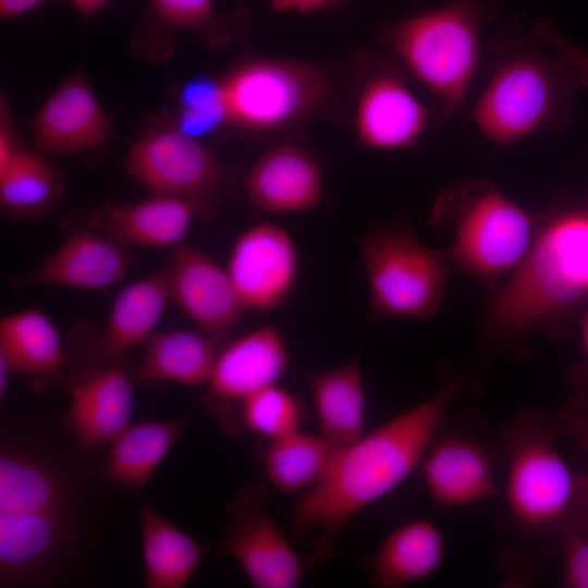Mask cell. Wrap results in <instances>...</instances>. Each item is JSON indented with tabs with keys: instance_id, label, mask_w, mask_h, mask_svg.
<instances>
[{
	"instance_id": "1",
	"label": "cell",
	"mask_w": 588,
	"mask_h": 588,
	"mask_svg": "<svg viewBox=\"0 0 588 588\" xmlns=\"http://www.w3.org/2000/svg\"><path fill=\"white\" fill-rule=\"evenodd\" d=\"M461 391L458 381L450 382L338 452L326 476L304 493L293 513L294 535L314 536L317 559H329L344 526L421 465Z\"/></svg>"
},
{
	"instance_id": "2",
	"label": "cell",
	"mask_w": 588,
	"mask_h": 588,
	"mask_svg": "<svg viewBox=\"0 0 588 588\" xmlns=\"http://www.w3.org/2000/svg\"><path fill=\"white\" fill-rule=\"evenodd\" d=\"M77 503L68 474L34 449L2 444L0 453V581L25 584L68 549Z\"/></svg>"
},
{
	"instance_id": "3",
	"label": "cell",
	"mask_w": 588,
	"mask_h": 588,
	"mask_svg": "<svg viewBox=\"0 0 588 588\" xmlns=\"http://www.w3.org/2000/svg\"><path fill=\"white\" fill-rule=\"evenodd\" d=\"M588 303V212L548 219L525 257L495 294L490 327L501 336L556 327Z\"/></svg>"
},
{
	"instance_id": "4",
	"label": "cell",
	"mask_w": 588,
	"mask_h": 588,
	"mask_svg": "<svg viewBox=\"0 0 588 588\" xmlns=\"http://www.w3.org/2000/svg\"><path fill=\"white\" fill-rule=\"evenodd\" d=\"M471 120L492 143L514 144L539 128L565 127L584 81L574 66L530 39L504 46Z\"/></svg>"
},
{
	"instance_id": "5",
	"label": "cell",
	"mask_w": 588,
	"mask_h": 588,
	"mask_svg": "<svg viewBox=\"0 0 588 588\" xmlns=\"http://www.w3.org/2000/svg\"><path fill=\"white\" fill-rule=\"evenodd\" d=\"M483 16L478 0H452L393 22L382 30L384 44L432 94L445 118L464 106L480 66Z\"/></svg>"
},
{
	"instance_id": "6",
	"label": "cell",
	"mask_w": 588,
	"mask_h": 588,
	"mask_svg": "<svg viewBox=\"0 0 588 588\" xmlns=\"http://www.w3.org/2000/svg\"><path fill=\"white\" fill-rule=\"evenodd\" d=\"M553 417L523 414L502 431L507 460L505 498L511 515L530 531L561 529L577 516L580 474L556 448Z\"/></svg>"
},
{
	"instance_id": "7",
	"label": "cell",
	"mask_w": 588,
	"mask_h": 588,
	"mask_svg": "<svg viewBox=\"0 0 588 588\" xmlns=\"http://www.w3.org/2000/svg\"><path fill=\"white\" fill-rule=\"evenodd\" d=\"M432 216L453 222V261L485 283L513 271L536 235L531 217L499 188L482 181L444 191Z\"/></svg>"
},
{
	"instance_id": "8",
	"label": "cell",
	"mask_w": 588,
	"mask_h": 588,
	"mask_svg": "<svg viewBox=\"0 0 588 588\" xmlns=\"http://www.w3.org/2000/svg\"><path fill=\"white\" fill-rule=\"evenodd\" d=\"M359 243L373 319L437 313L451 273L448 253L427 246L405 225H375Z\"/></svg>"
},
{
	"instance_id": "9",
	"label": "cell",
	"mask_w": 588,
	"mask_h": 588,
	"mask_svg": "<svg viewBox=\"0 0 588 588\" xmlns=\"http://www.w3.org/2000/svg\"><path fill=\"white\" fill-rule=\"evenodd\" d=\"M221 81L228 122L260 132L309 118L323 106L330 91L324 70L298 59H253Z\"/></svg>"
},
{
	"instance_id": "10",
	"label": "cell",
	"mask_w": 588,
	"mask_h": 588,
	"mask_svg": "<svg viewBox=\"0 0 588 588\" xmlns=\"http://www.w3.org/2000/svg\"><path fill=\"white\" fill-rule=\"evenodd\" d=\"M126 171L154 193L215 204L228 170L199 140L177 128L151 132L131 147Z\"/></svg>"
},
{
	"instance_id": "11",
	"label": "cell",
	"mask_w": 588,
	"mask_h": 588,
	"mask_svg": "<svg viewBox=\"0 0 588 588\" xmlns=\"http://www.w3.org/2000/svg\"><path fill=\"white\" fill-rule=\"evenodd\" d=\"M266 493L248 486L229 504L231 522L223 551L234 559L256 588H295L304 563L262 503Z\"/></svg>"
},
{
	"instance_id": "12",
	"label": "cell",
	"mask_w": 588,
	"mask_h": 588,
	"mask_svg": "<svg viewBox=\"0 0 588 588\" xmlns=\"http://www.w3.org/2000/svg\"><path fill=\"white\" fill-rule=\"evenodd\" d=\"M225 269L246 311H271L294 293L298 248L284 226L257 223L234 241Z\"/></svg>"
},
{
	"instance_id": "13",
	"label": "cell",
	"mask_w": 588,
	"mask_h": 588,
	"mask_svg": "<svg viewBox=\"0 0 588 588\" xmlns=\"http://www.w3.org/2000/svg\"><path fill=\"white\" fill-rule=\"evenodd\" d=\"M285 341L272 326L256 328L219 352L207 383V403L221 424L238 430L242 404L259 390L278 383L287 370Z\"/></svg>"
},
{
	"instance_id": "14",
	"label": "cell",
	"mask_w": 588,
	"mask_h": 588,
	"mask_svg": "<svg viewBox=\"0 0 588 588\" xmlns=\"http://www.w3.org/2000/svg\"><path fill=\"white\" fill-rule=\"evenodd\" d=\"M429 111L404 78L380 68L364 82L354 110V131L362 145L400 150L417 145L427 130Z\"/></svg>"
},
{
	"instance_id": "15",
	"label": "cell",
	"mask_w": 588,
	"mask_h": 588,
	"mask_svg": "<svg viewBox=\"0 0 588 588\" xmlns=\"http://www.w3.org/2000/svg\"><path fill=\"white\" fill-rule=\"evenodd\" d=\"M114 133L109 117L82 72L71 74L30 122L38 154L62 157L96 147Z\"/></svg>"
},
{
	"instance_id": "16",
	"label": "cell",
	"mask_w": 588,
	"mask_h": 588,
	"mask_svg": "<svg viewBox=\"0 0 588 588\" xmlns=\"http://www.w3.org/2000/svg\"><path fill=\"white\" fill-rule=\"evenodd\" d=\"M171 301L217 340L246 311L225 268L199 249L182 245L169 264Z\"/></svg>"
},
{
	"instance_id": "17",
	"label": "cell",
	"mask_w": 588,
	"mask_h": 588,
	"mask_svg": "<svg viewBox=\"0 0 588 588\" xmlns=\"http://www.w3.org/2000/svg\"><path fill=\"white\" fill-rule=\"evenodd\" d=\"M69 394L65 422L84 450L109 444L131 424L134 388L119 365L96 368L73 379Z\"/></svg>"
},
{
	"instance_id": "18",
	"label": "cell",
	"mask_w": 588,
	"mask_h": 588,
	"mask_svg": "<svg viewBox=\"0 0 588 588\" xmlns=\"http://www.w3.org/2000/svg\"><path fill=\"white\" fill-rule=\"evenodd\" d=\"M109 233L76 231L26 277L35 285L102 290L123 279L131 256Z\"/></svg>"
},
{
	"instance_id": "19",
	"label": "cell",
	"mask_w": 588,
	"mask_h": 588,
	"mask_svg": "<svg viewBox=\"0 0 588 588\" xmlns=\"http://www.w3.org/2000/svg\"><path fill=\"white\" fill-rule=\"evenodd\" d=\"M322 171L305 150L287 144L264 151L245 179L249 203L272 213L301 212L314 208L322 194Z\"/></svg>"
},
{
	"instance_id": "20",
	"label": "cell",
	"mask_w": 588,
	"mask_h": 588,
	"mask_svg": "<svg viewBox=\"0 0 588 588\" xmlns=\"http://www.w3.org/2000/svg\"><path fill=\"white\" fill-rule=\"evenodd\" d=\"M420 467L426 489L438 506H469L495 492L491 460L471 439L449 436L432 442Z\"/></svg>"
},
{
	"instance_id": "21",
	"label": "cell",
	"mask_w": 588,
	"mask_h": 588,
	"mask_svg": "<svg viewBox=\"0 0 588 588\" xmlns=\"http://www.w3.org/2000/svg\"><path fill=\"white\" fill-rule=\"evenodd\" d=\"M215 204L195 197L154 193L134 204L102 207L106 232L125 245L168 247L179 244L192 223L213 212Z\"/></svg>"
},
{
	"instance_id": "22",
	"label": "cell",
	"mask_w": 588,
	"mask_h": 588,
	"mask_svg": "<svg viewBox=\"0 0 588 588\" xmlns=\"http://www.w3.org/2000/svg\"><path fill=\"white\" fill-rule=\"evenodd\" d=\"M171 301L169 264L125 286L114 298L97 338V350L117 359L152 335Z\"/></svg>"
},
{
	"instance_id": "23",
	"label": "cell",
	"mask_w": 588,
	"mask_h": 588,
	"mask_svg": "<svg viewBox=\"0 0 588 588\" xmlns=\"http://www.w3.org/2000/svg\"><path fill=\"white\" fill-rule=\"evenodd\" d=\"M309 390L320 436L338 452L364 434L366 391L358 358L310 373Z\"/></svg>"
},
{
	"instance_id": "24",
	"label": "cell",
	"mask_w": 588,
	"mask_h": 588,
	"mask_svg": "<svg viewBox=\"0 0 588 588\" xmlns=\"http://www.w3.org/2000/svg\"><path fill=\"white\" fill-rule=\"evenodd\" d=\"M444 539L427 518L405 522L381 541L370 562L373 584L399 588L429 579L444 558Z\"/></svg>"
},
{
	"instance_id": "25",
	"label": "cell",
	"mask_w": 588,
	"mask_h": 588,
	"mask_svg": "<svg viewBox=\"0 0 588 588\" xmlns=\"http://www.w3.org/2000/svg\"><path fill=\"white\" fill-rule=\"evenodd\" d=\"M188 419L184 415L130 424L109 443L103 475L122 489H142L170 453Z\"/></svg>"
},
{
	"instance_id": "26",
	"label": "cell",
	"mask_w": 588,
	"mask_h": 588,
	"mask_svg": "<svg viewBox=\"0 0 588 588\" xmlns=\"http://www.w3.org/2000/svg\"><path fill=\"white\" fill-rule=\"evenodd\" d=\"M144 583L147 588H182L199 565L206 548L163 517L150 503L138 513Z\"/></svg>"
},
{
	"instance_id": "27",
	"label": "cell",
	"mask_w": 588,
	"mask_h": 588,
	"mask_svg": "<svg viewBox=\"0 0 588 588\" xmlns=\"http://www.w3.org/2000/svg\"><path fill=\"white\" fill-rule=\"evenodd\" d=\"M221 341L200 329H180L151 335L143 350V378L185 385L207 384Z\"/></svg>"
},
{
	"instance_id": "28",
	"label": "cell",
	"mask_w": 588,
	"mask_h": 588,
	"mask_svg": "<svg viewBox=\"0 0 588 588\" xmlns=\"http://www.w3.org/2000/svg\"><path fill=\"white\" fill-rule=\"evenodd\" d=\"M0 357L13 372L47 377L65 363L60 333L40 310L26 309L0 319Z\"/></svg>"
},
{
	"instance_id": "29",
	"label": "cell",
	"mask_w": 588,
	"mask_h": 588,
	"mask_svg": "<svg viewBox=\"0 0 588 588\" xmlns=\"http://www.w3.org/2000/svg\"><path fill=\"white\" fill-rule=\"evenodd\" d=\"M336 454L320 434L297 429L268 440L261 466L269 482L281 493L306 492L326 476Z\"/></svg>"
},
{
	"instance_id": "30",
	"label": "cell",
	"mask_w": 588,
	"mask_h": 588,
	"mask_svg": "<svg viewBox=\"0 0 588 588\" xmlns=\"http://www.w3.org/2000/svg\"><path fill=\"white\" fill-rule=\"evenodd\" d=\"M57 177L41 155L17 150L0 167V201L9 211L30 212L57 195Z\"/></svg>"
},
{
	"instance_id": "31",
	"label": "cell",
	"mask_w": 588,
	"mask_h": 588,
	"mask_svg": "<svg viewBox=\"0 0 588 588\" xmlns=\"http://www.w3.org/2000/svg\"><path fill=\"white\" fill-rule=\"evenodd\" d=\"M301 401L278 383L268 385L244 401L238 429L273 439L299 429Z\"/></svg>"
},
{
	"instance_id": "32",
	"label": "cell",
	"mask_w": 588,
	"mask_h": 588,
	"mask_svg": "<svg viewBox=\"0 0 588 588\" xmlns=\"http://www.w3.org/2000/svg\"><path fill=\"white\" fill-rule=\"evenodd\" d=\"M228 122L222 81L207 75L188 81L179 95L177 130L199 138Z\"/></svg>"
},
{
	"instance_id": "33",
	"label": "cell",
	"mask_w": 588,
	"mask_h": 588,
	"mask_svg": "<svg viewBox=\"0 0 588 588\" xmlns=\"http://www.w3.org/2000/svg\"><path fill=\"white\" fill-rule=\"evenodd\" d=\"M149 5L152 15L171 28L206 32L226 24L217 15L213 0H149Z\"/></svg>"
},
{
	"instance_id": "34",
	"label": "cell",
	"mask_w": 588,
	"mask_h": 588,
	"mask_svg": "<svg viewBox=\"0 0 588 588\" xmlns=\"http://www.w3.org/2000/svg\"><path fill=\"white\" fill-rule=\"evenodd\" d=\"M563 549L561 584L567 588H588V532L577 518L560 531Z\"/></svg>"
},
{
	"instance_id": "35",
	"label": "cell",
	"mask_w": 588,
	"mask_h": 588,
	"mask_svg": "<svg viewBox=\"0 0 588 588\" xmlns=\"http://www.w3.org/2000/svg\"><path fill=\"white\" fill-rule=\"evenodd\" d=\"M531 32L566 62L576 69L585 86H588V51L565 38L548 19L536 20Z\"/></svg>"
},
{
	"instance_id": "36",
	"label": "cell",
	"mask_w": 588,
	"mask_h": 588,
	"mask_svg": "<svg viewBox=\"0 0 588 588\" xmlns=\"http://www.w3.org/2000/svg\"><path fill=\"white\" fill-rule=\"evenodd\" d=\"M553 418L561 433L588 455V396L575 394Z\"/></svg>"
},
{
	"instance_id": "37",
	"label": "cell",
	"mask_w": 588,
	"mask_h": 588,
	"mask_svg": "<svg viewBox=\"0 0 588 588\" xmlns=\"http://www.w3.org/2000/svg\"><path fill=\"white\" fill-rule=\"evenodd\" d=\"M580 332L585 360L574 369L572 378L577 390L576 394L588 396V306L581 316Z\"/></svg>"
},
{
	"instance_id": "38",
	"label": "cell",
	"mask_w": 588,
	"mask_h": 588,
	"mask_svg": "<svg viewBox=\"0 0 588 588\" xmlns=\"http://www.w3.org/2000/svg\"><path fill=\"white\" fill-rule=\"evenodd\" d=\"M345 0H270L277 11L313 12L343 4Z\"/></svg>"
},
{
	"instance_id": "39",
	"label": "cell",
	"mask_w": 588,
	"mask_h": 588,
	"mask_svg": "<svg viewBox=\"0 0 588 588\" xmlns=\"http://www.w3.org/2000/svg\"><path fill=\"white\" fill-rule=\"evenodd\" d=\"M46 0H0V14L4 19L21 16Z\"/></svg>"
},
{
	"instance_id": "40",
	"label": "cell",
	"mask_w": 588,
	"mask_h": 588,
	"mask_svg": "<svg viewBox=\"0 0 588 588\" xmlns=\"http://www.w3.org/2000/svg\"><path fill=\"white\" fill-rule=\"evenodd\" d=\"M110 0H69L72 7L84 17L98 13Z\"/></svg>"
},
{
	"instance_id": "41",
	"label": "cell",
	"mask_w": 588,
	"mask_h": 588,
	"mask_svg": "<svg viewBox=\"0 0 588 588\" xmlns=\"http://www.w3.org/2000/svg\"><path fill=\"white\" fill-rule=\"evenodd\" d=\"M13 372L9 364L0 357V395L2 396L8 387L9 376Z\"/></svg>"
}]
</instances>
